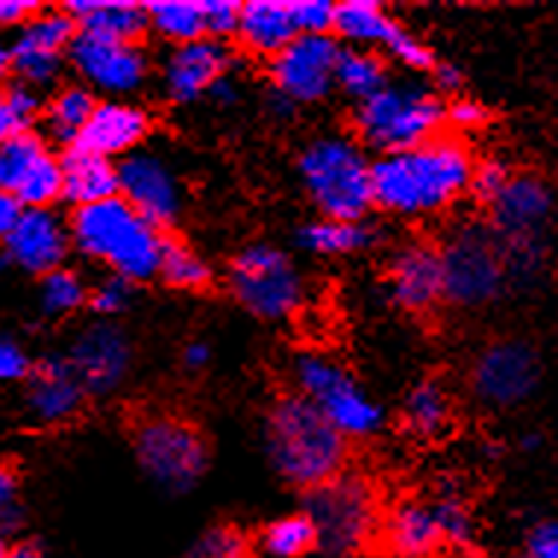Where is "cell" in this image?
<instances>
[{"label":"cell","mask_w":558,"mask_h":558,"mask_svg":"<svg viewBox=\"0 0 558 558\" xmlns=\"http://www.w3.org/2000/svg\"><path fill=\"white\" fill-rule=\"evenodd\" d=\"M336 83L344 88L347 95L367 100L376 92L386 88V65L383 59L365 50H341L336 68Z\"/></svg>","instance_id":"33"},{"label":"cell","mask_w":558,"mask_h":558,"mask_svg":"<svg viewBox=\"0 0 558 558\" xmlns=\"http://www.w3.org/2000/svg\"><path fill=\"white\" fill-rule=\"evenodd\" d=\"M526 558H558V520H541L526 535Z\"/></svg>","instance_id":"44"},{"label":"cell","mask_w":558,"mask_h":558,"mask_svg":"<svg viewBox=\"0 0 558 558\" xmlns=\"http://www.w3.org/2000/svg\"><path fill=\"white\" fill-rule=\"evenodd\" d=\"M65 12L77 21L80 33L124 41V45H138L150 27L145 7L126 0H71Z\"/></svg>","instance_id":"24"},{"label":"cell","mask_w":558,"mask_h":558,"mask_svg":"<svg viewBox=\"0 0 558 558\" xmlns=\"http://www.w3.org/2000/svg\"><path fill=\"white\" fill-rule=\"evenodd\" d=\"M71 62L80 77L109 95H130L147 77V59L138 45L100 39L92 33H77L71 45Z\"/></svg>","instance_id":"18"},{"label":"cell","mask_w":558,"mask_h":558,"mask_svg":"<svg viewBox=\"0 0 558 558\" xmlns=\"http://www.w3.org/2000/svg\"><path fill=\"white\" fill-rule=\"evenodd\" d=\"M433 509L441 526L444 547H468L473 541V514L468 502L459 497H438L433 500Z\"/></svg>","instance_id":"37"},{"label":"cell","mask_w":558,"mask_h":558,"mask_svg":"<svg viewBox=\"0 0 558 558\" xmlns=\"http://www.w3.org/2000/svg\"><path fill=\"white\" fill-rule=\"evenodd\" d=\"M21 203L12 197V194L0 192V241L10 239V232L15 230V223H19L21 218Z\"/></svg>","instance_id":"49"},{"label":"cell","mask_w":558,"mask_h":558,"mask_svg":"<svg viewBox=\"0 0 558 558\" xmlns=\"http://www.w3.org/2000/svg\"><path fill=\"white\" fill-rule=\"evenodd\" d=\"M473 171L471 150L459 138H433L371 165L374 203L405 218L444 213L471 189Z\"/></svg>","instance_id":"1"},{"label":"cell","mask_w":558,"mask_h":558,"mask_svg":"<svg viewBox=\"0 0 558 558\" xmlns=\"http://www.w3.org/2000/svg\"><path fill=\"white\" fill-rule=\"evenodd\" d=\"M29 374V359L12 338L0 336V383H15Z\"/></svg>","instance_id":"46"},{"label":"cell","mask_w":558,"mask_h":558,"mask_svg":"<svg viewBox=\"0 0 558 558\" xmlns=\"http://www.w3.org/2000/svg\"><path fill=\"white\" fill-rule=\"evenodd\" d=\"M19 520V476L10 464L0 462V526L7 530Z\"/></svg>","instance_id":"45"},{"label":"cell","mask_w":558,"mask_h":558,"mask_svg":"<svg viewBox=\"0 0 558 558\" xmlns=\"http://www.w3.org/2000/svg\"><path fill=\"white\" fill-rule=\"evenodd\" d=\"M300 177L324 218L362 221L374 203V173L356 142L320 135L300 154Z\"/></svg>","instance_id":"4"},{"label":"cell","mask_w":558,"mask_h":558,"mask_svg":"<svg viewBox=\"0 0 558 558\" xmlns=\"http://www.w3.org/2000/svg\"><path fill=\"white\" fill-rule=\"evenodd\" d=\"M511 180V171L509 165L500 162V159H488V162L476 165V171H473V180H471V192L480 197L482 203H488L497 197V194L506 189V183Z\"/></svg>","instance_id":"41"},{"label":"cell","mask_w":558,"mask_h":558,"mask_svg":"<svg viewBox=\"0 0 558 558\" xmlns=\"http://www.w3.org/2000/svg\"><path fill=\"white\" fill-rule=\"evenodd\" d=\"M12 71V48H7L3 41H0V77L3 74H10Z\"/></svg>","instance_id":"55"},{"label":"cell","mask_w":558,"mask_h":558,"mask_svg":"<svg viewBox=\"0 0 558 558\" xmlns=\"http://www.w3.org/2000/svg\"><path fill=\"white\" fill-rule=\"evenodd\" d=\"M241 45L259 57H277L298 39V27L291 19V3L279 0H253L241 7L239 21Z\"/></svg>","instance_id":"26"},{"label":"cell","mask_w":558,"mask_h":558,"mask_svg":"<svg viewBox=\"0 0 558 558\" xmlns=\"http://www.w3.org/2000/svg\"><path fill=\"white\" fill-rule=\"evenodd\" d=\"M171 286L177 289H203L209 279H213V270L206 265L201 253H194L192 247H185V244H171L168 241V247H165L162 256V268H159Z\"/></svg>","instance_id":"36"},{"label":"cell","mask_w":558,"mask_h":558,"mask_svg":"<svg viewBox=\"0 0 558 558\" xmlns=\"http://www.w3.org/2000/svg\"><path fill=\"white\" fill-rule=\"evenodd\" d=\"M10 556V544H7V538H3V532H0V558Z\"/></svg>","instance_id":"57"},{"label":"cell","mask_w":558,"mask_h":558,"mask_svg":"<svg viewBox=\"0 0 558 558\" xmlns=\"http://www.w3.org/2000/svg\"><path fill=\"white\" fill-rule=\"evenodd\" d=\"M341 48L329 36H298L270 59V80L291 104H315L336 86Z\"/></svg>","instance_id":"13"},{"label":"cell","mask_w":558,"mask_h":558,"mask_svg":"<svg viewBox=\"0 0 558 558\" xmlns=\"http://www.w3.org/2000/svg\"><path fill=\"white\" fill-rule=\"evenodd\" d=\"M230 65L227 48L215 39L177 45L165 62V92L177 104H192L223 77Z\"/></svg>","instance_id":"20"},{"label":"cell","mask_w":558,"mask_h":558,"mask_svg":"<svg viewBox=\"0 0 558 558\" xmlns=\"http://www.w3.org/2000/svg\"><path fill=\"white\" fill-rule=\"evenodd\" d=\"M388 279L400 306L424 312L444 298L441 253L429 244H405L391 262Z\"/></svg>","instance_id":"22"},{"label":"cell","mask_w":558,"mask_h":558,"mask_svg":"<svg viewBox=\"0 0 558 558\" xmlns=\"http://www.w3.org/2000/svg\"><path fill=\"white\" fill-rule=\"evenodd\" d=\"M145 10L150 27L162 33L165 39L177 41V45L206 39L203 7L194 0H156V3H147Z\"/></svg>","instance_id":"31"},{"label":"cell","mask_w":558,"mask_h":558,"mask_svg":"<svg viewBox=\"0 0 558 558\" xmlns=\"http://www.w3.org/2000/svg\"><path fill=\"white\" fill-rule=\"evenodd\" d=\"M0 192L27 209H48L62 197V159L36 133H15L0 145Z\"/></svg>","instance_id":"12"},{"label":"cell","mask_w":558,"mask_h":558,"mask_svg":"<svg viewBox=\"0 0 558 558\" xmlns=\"http://www.w3.org/2000/svg\"><path fill=\"white\" fill-rule=\"evenodd\" d=\"M447 121L452 126H459V130H476L488 121V109L482 107L480 100H452L450 107H447Z\"/></svg>","instance_id":"47"},{"label":"cell","mask_w":558,"mask_h":558,"mask_svg":"<svg viewBox=\"0 0 558 558\" xmlns=\"http://www.w3.org/2000/svg\"><path fill=\"white\" fill-rule=\"evenodd\" d=\"M556 194L535 173H511L497 197L492 201V227L500 244L544 241Z\"/></svg>","instance_id":"16"},{"label":"cell","mask_w":558,"mask_h":558,"mask_svg":"<svg viewBox=\"0 0 558 558\" xmlns=\"http://www.w3.org/2000/svg\"><path fill=\"white\" fill-rule=\"evenodd\" d=\"M265 549L277 558H298L318 544V532L308 514H294V518H282L270 523L262 538Z\"/></svg>","instance_id":"34"},{"label":"cell","mask_w":558,"mask_h":558,"mask_svg":"<svg viewBox=\"0 0 558 558\" xmlns=\"http://www.w3.org/2000/svg\"><path fill=\"white\" fill-rule=\"evenodd\" d=\"M7 104H10V112L15 118V124L19 130L24 133L36 116L41 112V97H39V88H29L24 83H15V86L7 88Z\"/></svg>","instance_id":"42"},{"label":"cell","mask_w":558,"mask_h":558,"mask_svg":"<svg viewBox=\"0 0 558 558\" xmlns=\"http://www.w3.org/2000/svg\"><path fill=\"white\" fill-rule=\"evenodd\" d=\"M7 558H45V553L36 544H15V547H10Z\"/></svg>","instance_id":"54"},{"label":"cell","mask_w":558,"mask_h":558,"mask_svg":"<svg viewBox=\"0 0 558 558\" xmlns=\"http://www.w3.org/2000/svg\"><path fill=\"white\" fill-rule=\"evenodd\" d=\"M265 444L279 476L312 492L341 476L347 462L344 435L300 395L270 405Z\"/></svg>","instance_id":"2"},{"label":"cell","mask_w":558,"mask_h":558,"mask_svg":"<svg viewBox=\"0 0 558 558\" xmlns=\"http://www.w3.org/2000/svg\"><path fill=\"white\" fill-rule=\"evenodd\" d=\"M520 558H526V556H520Z\"/></svg>","instance_id":"58"},{"label":"cell","mask_w":558,"mask_h":558,"mask_svg":"<svg viewBox=\"0 0 558 558\" xmlns=\"http://www.w3.org/2000/svg\"><path fill=\"white\" fill-rule=\"evenodd\" d=\"M435 83L441 92H459L462 88V71L450 62H444V65H435Z\"/></svg>","instance_id":"50"},{"label":"cell","mask_w":558,"mask_h":558,"mask_svg":"<svg viewBox=\"0 0 558 558\" xmlns=\"http://www.w3.org/2000/svg\"><path fill=\"white\" fill-rule=\"evenodd\" d=\"M203 27L209 33V39H223V36H239L241 3L232 0H203Z\"/></svg>","instance_id":"40"},{"label":"cell","mask_w":558,"mask_h":558,"mask_svg":"<svg viewBox=\"0 0 558 558\" xmlns=\"http://www.w3.org/2000/svg\"><path fill=\"white\" fill-rule=\"evenodd\" d=\"M118 197L159 230L183 213L180 180L168 162L154 154H133L118 165Z\"/></svg>","instance_id":"15"},{"label":"cell","mask_w":558,"mask_h":558,"mask_svg":"<svg viewBox=\"0 0 558 558\" xmlns=\"http://www.w3.org/2000/svg\"><path fill=\"white\" fill-rule=\"evenodd\" d=\"M39 10V3L33 0H0V27H15V24H27Z\"/></svg>","instance_id":"48"},{"label":"cell","mask_w":558,"mask_h":558,"mask_svg":"<svg viewBox=\"0 0 558 558\" xmlns=\"http://www.w3.org/2000/svg\"><path fill=\"white\" fill-rule=\"evenodd\" d=\"M444 298L456 306H482L492 303L506 286V259L494 230L485 227H462L444 244Z\"/></svg>","instance_id":"7"},{"label":"cell","mask_w":558,"mask_h":558,"mask_svg":"<svg viewBox=\"0 0 558 558\" xmlns=\"http://www.w3.org/2000/svg\"><path fill=\"white\" fill-rule=\"evenodd\" d=\"M97 100L86 86L59 88L53 100L48 104V130L53 138L65 145H77L80 133L86 130L88 118L95 112Z\"/></svg>","instance_id":"30"},{"label":"cell","mask_w":558,"mask_h":558,"mask_svg":"<svg viewBox=\"0 0 558 558\" xmlns=\"http://www.w3.org/2000/svg\"><path fill=\"white\" fill-rule=\"evenodd\" d=\"M336 33L350 41H359V45H383L391 50L405 29L397 27L376 3L350 0V3L336 7Z\"/></svg>","instance_id":"28"},{"label":"cell","mask_w":558,"mask_h":558,"mask_svg":"<svg viewBox=\"0 0 558 558\" xmlns=\"http://www.w3.org/2000/svg\"><path fill=\"white\" fill-rule=\"evenodd\" d=\"M71 241L88 259H97L116 270V277L150 279L162 268L168 241L162 230L135 213L121 197L83 206L71 218Z\"/></svg>","instance_id":"3"},{"label":"cell","mask_w":558,"mask_h":558,"mask_svg":"<svg viewBox=\"0 0 558 558\" xmlns=\"http://www.w3.org/2000/svg\"><path fill=\"white\" fill-rule=\"evenodd\" d=\"M308 520L329 553H353L374 535L376 494L362 476H336L308 494Z\"/></svg>","instance_id":"9"},{"label":"cell","mask_w":558,"mask_h":558,"mask_svg":"<svg viewBox=\"0 0 558 558\" xmlns=\"http://www.w3.org/2000/svg\"><path fill=\"white\" fill-rule=\"evenodd\" d=\"M130 359H133V350L121 329L112 324H92L80 332L71 347L68 367L74 371L86 395L104 397L112 395L124 383Z\"/></svg>","instance_id":"17"},{"label":"cell","mask_w":558,"mask_h":558,"mask_svg":"<svg viewBox=\"0 0 558 558\" xmlns=\"http://www.w3.org/2000/svg\"><path fill=\"white\" fill-rule=\"evenodd\" d=\"M388 549L400 558H433L444 547L433 502H403L386 523Z\"/></svg>","instance_id":"25"},{"label":"cell","mask_w":558,"mask_h":558,"mask_svg":"<svg viewBox=\"0 0 558 558\" xmlns=\"http://www.w3.org/2000/svg\"><path fill=\"white\" fill-rule=\"evenodd\" d=\"M209 95L215 97V104H223V107H227V104H235L239 92H235V86H232V80L221 77L213 88H209Z\"/></svg>","instance_id":"53"},{"label":"cell","mask_w":558,"mask_h":558,"mask_svg":"<svg viewBox=\"0 0 558 558\" xmlns=\"http://www.w3.org/2000/svg\"><path fill=\"white\" fill-rule=\"evenodd\" d=\"M405 424L417 435H438L450 424V397L435 383H421L405 397Z\"/></svg>","instance_id":"32"},{"label":"cell","mask_w":558,"mask_h":558,"mask_svg":"<svg viewBox=\"0 0 558 558\" xmlns=\"http://www.w3.org/2000/svg\"><path fill=\"white\" fill-rule=\"evenodd\" d=\"M62 197L77 209L118 197V168L104 156L71 147L62 159Z\"/></svg>","instance_id":"27"},{"label":"cell","mask_w":558,"mask_h":558,"mask_svg":"<svg viewBox=\"0 0 558 558\" xmlns=\"http://www.w3.org/2000/svg\"><path fill=\"white\" fill-rule=\"evenodd\" d=\"M520 447H523V450H538V447H541V435H526V438L520 441Z\"/></svg>","instance_id":"56"},{"label":"cell","mask_w":558,"mask_h":558,"mask_svg":"<svg viewBox=\"0 0 558 558\" xmlns=\"http://www.w3.org/2000/svg\"><path fill=\"white\" fill-rule=\"evenodd\" d=\"M147 130H150V116L145 109L124 104V100H107V104H97L74 147L112 159L142 145Z\"/></svg>","instance_id":"21"},{"label":"cell","mask_w":558,"mask_h":558,"mask_svg":"<svg viewBox=\"0 0 558 558\" xmlns=\"http://www.w3.org/2000/svg\"><path fill=\"white\" fill-rule=\"evenodd\" d=\"M126 303H130V282L121 277L104 279L95 291H92V306L100 315H118L124 312Z\"/></svg>","instance_id":"43"},{"label":"cell","mask_w":558,"mask_h":558,"mask_svg":"<svg viewBox=\"0 0 558 558\" xmlns=\"http://www.w3.org/2000/svg\"><path fill=\"white\" fill-rule=\"evenodd\" d=\"M291 19L298 36H327L336 29V7L327 0H298L291 3Z\"/></svg>","instance_id":"39"},{"label":"cell","mask_w":558,"mask_h":558,"mask_svg":"<svg viewBox=\"0 0 558 558\" xmlns=\"http://www.w3.org/2000/svg\"><path fill=\"white\" fill-rule=\"evenodd\" d=\"M230 289L241 306L265 320L294 315L306 294L294 262L268 244H253L232 259Z\"/></svg>","instance_id":"8"},{"label":"cell","mask_w":558,"mask_h":558,"mask_svg":"<svg viewBox=\"0 0 558 558\" xmlns=\"http://www.w3.org/2000/svg\"><path fill=\"white\" fill-rule=\"evenodd\" d=\"M135 452H138L142 468L171 492L192 488L209 462L203 435L192 424H185L180 417H168V414H156L138 424Z\"/></svg>","instance_id":"10"},{"label":"cell","mask_w":558,"mask_h":558,"mask_svg":"<svg viewBox=\"0 0 558 558\" xmlns=\"http://www.w3.org/2000/svg\"><path fill=\"white\" fill-rule=\"evenodd\" d=\"M371 239H374V232L362 221H332V218H324V221L308 223V227L300 230V244L306 251L320 253V256H347V253L365 251Z\"/></svg>","instance_id":"29"},{"label":"cell","mask_w":558,"mask_h":558,"mask_svg":"<svg viewBox=\"0 0 558 558\" xmlns=\"http://www.w3.org/2000/svg\"><path fill=\"white\" fill-rule=\"evenodd\" d=\"M209 356H213V350H209V344H203V341H192V344L183 350V362L192 367V371L209 365Z\"/></svg>","instance_id":"51"},{"label":"cell","mask_w":558,"mask_h":558,"mask_svg":"<svg viewBox=\"0 0 558 558\" xmlns=\"http://www.w3.org/2000/svg\"><path fill=\"white\" fill-rule=\"evenodd\" d=\"M68 244H71V232L50 209H24L10 239L3 241V251L7 262L19 265L21 270L48 277L62 268Z\"/></svg>","instance_id":"19"},{"label":"cell","mask_w":558,"mask_h":558,"mask_svg":"<svg viewBox=\"0 0 558 558\" xmlns=\"http://www.w3.org/2000/svg\"><path fill=\"white\" fill-rule=\"evenodd\" d=\"M300 397H306L344 438H367L383 426V409L344 367L324 353H300L294 362Z\"/></svg>","instance_id":"6"},{"label":"cell","mask_w":558,"mask_h":558,"mask_svg":"<svg viewBox=\"0 0 558 558\" xmlns=\"http://www.w3.org/2000/svg\"><path fill=\"white\" fill-rule=\"evenodd\" d=\"M77 39V21L65 10L36 12L12 48V71L33 88L50 86L62 71V53Z\"/></svg>","instance_id":"14"},{"label":"cell","mask_w":558,"mask_h":558,"mask_svg":"<svg viewBox=\"0 0 558 558\" xmlns=\"http://www.w3.org/2000/svg\"><path fill=\"white\" fill-rule=\"evenodd\" d=\"M541 379L538 353L526 341H494L482 350L471 371L473 395L494 409H511L535 395Z\"/></svg>","instance_id":"11"},{"label":"cell","mask_w":558,"mask_h":558,"mask_svg":"<svg viewBox=\"0 0 558 558\" xmlns=\"http://www.w3.org/2000/svg\"><path fill=\"white\" fill-rule=\"evenodd\" d=\"M83 386L68 362H45L33 371L27 386V409L39 424H65L83 405Z\"/></svg>","instance_id":"23"},{"label":"cell","mask_w":558,"mask_h":558,"mask_svg":"<svg viewBox=\"0 0 558 558\" xmlns=\"http://www.w3.org/2000/svg\"><path fill=\"white\" fill-rule=\"evenodd\" d=\"M180 558H251V547L239 530L215 526L197 538Z\"/></svg>","instance_id":"38"},{"label":"cell","mask_w":558,"mask_h":558,"mask_svg":"<svg viewBox=\"0 0 558 558\" xmlns=\"http://www.w3.org/2000/svg\"><path fill=\"white\" fill-rule=\"evenodd\" d=\"M447 121V107L438 95L417 86H386L356 109V130L367 147L383 156L412 150L433 142Z\"/></svg>","instance_id":"5"},{"label":"cell","mask_w":558,"mask_h":558,"mask_svg":"<svg viewBox=\"0 0 558 558\" xmlns=\"http://www.w3.org/2000/svg\"><path fill=\"white\" fill-rule=\"evenodd\" d=\"M15 133H21V130L19 124H15V118H12L10 104H7V92L0 88V145H3V142H10Z\"/></svg>","instance_id":"52"},{"label":"cell","mask_w":558,"mask_h":558,"mask_svg":"<svg viewBox=\"0 0 558 558\" xmlns=\"http://www.w3.org/2000/svg\"><path fill=\"white\" fill-rule=\"evenodd\" d=\"M41 308L48 312V315H71V312H77L83 303L88 300V289L86 282L80 279V274L68 268H59L53 274L41 279Z\"/></svg>","instance_id":"35"}]
</instances>
